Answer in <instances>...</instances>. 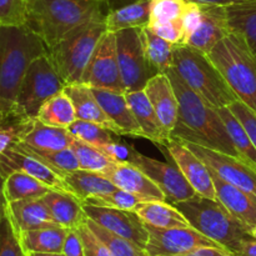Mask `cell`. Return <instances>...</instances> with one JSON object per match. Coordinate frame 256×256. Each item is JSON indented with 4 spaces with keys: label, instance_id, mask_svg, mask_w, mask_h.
I'll list each match as a JSON object with an SVG mask.
<instances>
[{
    "label": "cell",
    "instance_id": "42",
    "mask_svg": "<svg viewBox=\"0 0 256 256\" xmlns=\"http://www.w3.org/2000/svg\"><path fill=\"white\" fill-rule=\"evenodd\" d=\"M0 256H28L6 212L0 219Z\"/></svg>",
    "mask_w": 256,
    "mask_h": 256
},
{
    "label": "cell",
    "instance_id": "4",
    "mask_svg": "<svg viewBox=\"0 0 256 256\" xmlns=\"http://www.w3.org/2000/svg\"><path fill=\"white\" fill-rule=\"evenodd\" d=\"M172 205L184 215L190 226L234 255L242 242L252 236V230L216 199L198 195Z\"/></svg>",
    "mask_w": 256,
    "mask_h": 256
},
{
    "label": "cell",
    "instance_id": "27",
    "mask_svg": "<svg viewBox=\"0 0 256 256\" xmlns=\"http://www.w3.org/2000/svg\"><path fill=\"white\" fill-rule=\"evenodd\" d=\"M62 179L66 182L69 192L79 198L82 202L89 198L109 194L116 189V186L102 172L78 169L64 175Z\"/></svg>",
    "mask_w": 256,
    "mask_h": 256
},
{
    "label": "cell",
    "instance_id": "8",
    "mask_svg": "<svg viewBox=\"0 0 256 256\" xmlns=\"http://www.w3.org/2000/svg\"><path fill=\"white\" fill-rule=\"evenodd\" d=\"M66 84L55 70L46 54L30 62L24 75L16 102L14 118L20 120L35 119L40 108L54 95L64 90Z\"/></svg>",
    "mask_w": 256,
    "mask_h": 256
},
{
    "label": "cell",
    "instance_id": "56",
    "mask_svg": "<svg viewBox=\"0 0 256 256\" xmlns=\"http://www.w3.org/2000/svg\"><path fill=\"white\" fill-rule=\"evenodd\" d=\"M2 189H4V178H2V172H0V204H6L4 199V192H2Z\"/></svg>",
    "mask_w": 256,
    "mask_h": 256
},
{
    "label": "cell",
    "instance_id": "32",
    "mask_svg": "<svg viewBox=\"0 0 256 256\" xmlns=\"http://www.w3.org/2000/svg\"><path fill=\"white\" fill-rule=\"evenodd\" d=\"M230 32L242 35L256 58V0L225 6Z\"/></svg>",
    "mask_w": 256,
    "mask_h": 256
},
{
    "label": "cell",
    "instance_id": "53",
    "mask_svg": "<svg viewBox=\"0 0 256 256\" xmlns=\"http://www.w3.org/2000/svg\"><path fill=\"white\" fill-rule=\"evenodd\" d=\"M188 2H199V4H212V5H222V6H228V5L252 2V0H188Z\"/></svg>",
    "mask_w": 256,
    "mask_h": 256
},
{
    "label": "cell",
    "instance_id": "20",
    "mask_svg": "<svg viewBox=\"0 0 256 256\" xmlns=\"http://www.w3.org/2000/svg\"><path fill=\"white\" fill-rule=\"evenodd\" d=\"M72 140L74 138L68 129L44 124L35 118L24 120L22 134L16 142L34 150L55 152L69 148Z\"/></svg>",
    "mask_w": 256,
    "mask_h": 256
},
{
    "label": "cell",
    "instance_id": "17",
    "mask_svg": "<svg viewBox=\"0 0 256 256\" xmlns=\"http://www.w3.org/2000/svg\"><path fill=\"white\" fill-rule=\"evenodd\" d=\"M102 174L116 188L136 195L144 202H166L162 189L142 170L130 162H115Z\"/></svg>",
    "mask_w": 256,
    "mask_h": 256
},
{
    "label": "cell",
    "instance_id": "11",
    "mask_svg": "<svg viewBox=\"0 0 256 256\" xmlns=\"http://www.w3.org/2000/svg\"><path fill=\"white\" fill-rule=\"evenodd\" d=\"M130 164L135 165L146 176H149L162 189L166 202L170 204H176L198 196L196 192L188 182L175 162L170 164L159 162L135 150Z\"/></svg>",
    "mask_w": 256,
    "mask_h": 256
},
{
    "label": "cell",
    "instance_id": "12",
    "mask_svg": "<svg viewBox=\"0 0 256 256\" xmlns=\"http://www.w3.org/2000/svg\"><path fill=\"white\" fill-rule=\"evenodd\" d=\"M180 142L186 145L199 159H202L206 164L210 172L216 174L220 179L244 190L245 192L256 199V172L249 165L245 164L242 160L229 154L192 144V142Z\"/></svg>",
    "mask_w": 256,
    "mask_h": 256
},
{
    "label": "cell",
    "instance_id": "45",
    "mask_svg": "<svg viewBox=\"0 0 256 256\" xmlns=\"http://www.w3.org/2000/svg\"><path fill=\"white\" fill-rule=\"evenodd\" d=\"M76 232L82 242L85 256H112L110 250L105 246L104 242L90 230L85 220L82 224H80L76 228Z\"/></svg>",
    "mask_w": 256,
    "mask_h": 256
},
{
    "label": "cell",
    "instance_id": "41",
    "mask_svg": "<svg viewBox=\"0 0 256 256\" xmlns=\"http://www.w3.org/2000/svg\"><path fill=\"white\" fill-rule=\"evenodd\" d=\"M188 0H150V22H175L182 19Z\"/></svg>",
    "mask_w": 256,
    "mask_h": 256
},
{
    "label": "cell",
    "instance_id": "47",
    "mask_svg": "<svg viewBox=\"0 0 256 256\" xmlns=\"http://www.w3.org/2000/svg\"><path fill=\"white\" fill-rule=\"evenodd\" d=\"M229 109L239 119V122L244 125L245 130L248 132L250 139L252 140L256 148V112H252L249 106H246L240 100H235L234 102H232L229 105Z\"/></svg>",
    "mask_w": 256,
    "mask_h": 256
},
{
    "label": "cell",
    "instance_id": "39",
    "mask_svg": "<svg viewBox=\"0 0 256 256\" xmlns=\"http://www.w3.org/2000/svg\"><path fill=\"white\" fill-rule=\"evenodd\" d=\"M68 130L72 135V138L96 148L115 140V138L112 136V132L110 130L94 124V122H84V120L76 119L68 128Z\"/></svg>",
    "mask_w": 256,
    "mask_h": 256
},
{
    "label": "cell",
    "instance_id": "30",
    "mask_svg": "<svg viewBox=\"0 0 256 256\" xmlns=\"http://www.w3.org/2000/svg\"><path fill=\"white\" fill-rule=\"evenodd\" d=\"M70 229L62 226L42 228L18 234L24 252H62L65 238Z\"/></svg>",
    "mask_w": 256,
    "mask_h": 256
},
{
    "label": "cell",
    "instance_id": "44",
    "mask_svg": "<svg viewBox=\"0 0 256 256\" xmlns=\"http://www.w3.org/2000/svg\"><path fill=\"white\" fill-rule=\"evenodd\" d=\"M146 26L158 36L162 38L172 44H182L184 42L182 19L175 22H149Z\"/></svg>",
    "mask_w": 256,
    "mask_h": 256
},
{
    "label": "cell",
    "instance_id": "36",
    "mask_svg": "<svg viewBox=\"0 0 256 256\" xmlns=\"http://www.w3.org/2000/svg\"><path fill=\"white\" fill-rule=\"evenodd\" d=\"M14 145L19 148V149H22V152H28L29 155L34 156L35 159L42 162L46 166H49L50 169L54 170L62 178L64 175L69 174V172L80 169L76 155H75L74 150L70 146L62 150H55V152H42V150L30 149V148L20 145L18 142H15Z\"/></svg>",
    "mask_w": 256,
    "mask_h": 256
},
{
    "label": "cell",
    "instance_id": "33",
    "mask_svg": "<svg viewBox=\"0 0 256 256\" xmlns=\"http://www.w3.org/2000/svg\"><path fill=\"white\" fill-rule=\"evenodd\" d=\"M50 188L29 174L14 172L4 179V199L6 202L26 199H39L50 192Z\"/></svg>",
    "mask_w": 256,
    "mask_h": 256
},
{
    "label": "cell",
    "instance_id": "51",
    "mask_svg": "<svg viewBox=\"0 0 256 256\" xmlns=\"http://www.w3.org/2000/svg\"><path fill=\"white\" fill-rule=\"evenodd\" d=\"M182 256H235L229 250L220 246H199Z\"/></svg>",
    "mask_w": 256,
    "mask_h": 256
},
{
    "label": "cell",
    "instance_id": "57",
    "mask_svg": "<svg viewBox=\"0 0 256 256\" xmlns=\"http://www.w3.org/2000/svg\"><path fill=\"white\" fill-rule=\"evenodd\" d=\"M5 205L6 204H0V219H2V214H4V212H5Z\"/></svg>",
    "mask_w": 256,
    "mask_h": 256
},
{
    "label": "cell",
    "instance_id": "50",
    "mask_svg": "<svg viewBox=\"0 0 256 256\" xmlns=\"http://www.w3.org/2000/svg\"><path fill=\"white\" fill-rule=\"evenodd\" d=\"M62 254L66 256H85L82 242L78 234L76 229H70L68 232L64 246H62Z\"/></svg>",
    "mask_w": 256,
    "mask_h": 256
},
{
    "label": "cell",
    "instance_id": "35",
    "mask_svg": "<svg viewBox=\"0 0 256 256\" xmlns=\"http://www.w3.org/2000/svg\"><path fill=\"white\" fill-rule=\"evenodd\" d=\"M36 119L52 126L68 129L76 120V114L72 99L62 90L40 108Z\"/></svg>",
    "mask_w": 256,
    "mask_h": 256
},
{
    "label": "cell",
    "instance_id": "26",
    "mask_svg": "<svg viewBox=\"0 0 256 256\" xmlns=\"http://www.w3.org/2000/svg\"><path fill=\"white\" fill-rule=\"evenodd\" d=\"M125 98L136 119L138 124L145 134V139L152 140L155 144H165L169 138L165 135L159 119L156 116L154 108L148 98L146 92L142 90L125 92Z\"/></svg>",
    "mask_w": 256,
    "mask_h": 256
},
{
    "label": "cell",
    "instance_id": "21",
    "mask_svg": "<svg viewBox=\"0 0 256 256\" xmlns=\"http://www.w3.org/2000/svg\"><path fill=\"white\" fill-rule=\"evenodd\" d=\"M5 212L16 234L29 230L42 229V228L60 226L54 222L42 198L6 202Z\"/></svg>",
    "mask_w": 256,
    "mask_h": 256
},
{
    "label": "cell",
    "instance_id": "10",
    "mask_svg": "<svg viewBox=\"0 0 256 256\" xmlns=\"http://www.w3.org/2000/svg\"><path fill=\"white\" fill-rule=\"evenodd\" d=\"M82 84L125 94L116 54L115 32H105L84 70Z\"/></svg>",
    "mask_w": 256,
    "mask_h": 256
},
{
    "label": "cell",
    "instance_id": "40",
    "mask_svg": "<svg viewBox=\"0 0 256 256\" xmlns=\"http://www.w3.org/2000/svg\"><path fill=\"white\" fill-rule=\"evenodd\" d=\"M142 202H144V200L138 198L136 195L130 194V192H125V190L116 188L114 192H109V194L89 198V199L84 200L82 202L84 204L95 205V206L112 208V209L132 210V212H134L135 208Z\"/></svg>",
    "mask_w": 256,
    "mask_h": 256
},
{
    "label": "cell",
    "instance_id": "24",
    "mask_svg": "<svg viewBox=\"0 0 256 256\" xmlns=\"http://www.w3.org/2000/svg\"><path fill=\"white\" fill-rule=\"evenodd\" d=\"M64 92L72 99L78 120L94 122V124L110 130L112 134L122 135V130L105 114L102 105L95 98L92 88L82 84V82H78V84L66 85L64 88Z\"/></svg>",
    "mask_w": 256,
    "mask_h": 256
},
{
    "label": "cell",
    "instance_id": "3",
    "mask_svg": "<svg viewBox=\"0 0 256 256\" xmlns=\"http://www.w3.org/2000/svg\"><path fill=\"white\" fill-rule=\"evenodd\" d=\"M26 26L44 42L46 49L55 46L75 28L105 19L109 0H25Z\"/></svg>",
    "mask_w": 256,
    "mask_h": 256
},
{
    "label": "cell",
    "instance_id": "15",
    "mask_svg": "<svg viewBox=\"0 0 256 256\" xmlns=\"http://www.w3.org/2000/svg\"><path fill=\"white\" fill-rule=\"evenodd\" d=\"M166 149L170 159L176 164L185 179L198 195L209 199H216L212 172L202 159L196 156L186 145L170 139L165 144H159Z\"/></svg>",
    "mask_w": 256,
    "mask_h": 256
},
{
    "label": "cell",
    "instance_id": "52",
    "mask_svg": "<svg viewBox=\"0 0 256 256\" xmlns=\"http://www.w3.org/2000/svg\"><path fill=\"white\" fill-rule=\"evenodd\" d=\"M235 256H256V239L252 236L245 239L235 252Z\"/></svg>",
    "mask_w": 256,
    "mask_h": 256
},
{
    "label": "cell",
    "instance_id": "19",
    "mask_svg": "<svg viewBox=\"0 0 256 256\" xmlns=\"http://www.w3.org/2000/svg\"><path fill=\"white\" fill-rule=\"evenodd\" d=\"M165 135L170 139L178 120V99L166 74H156L144 88Z\"/></svg>",
    "mask_w": 256,
    "mask_h": 256
},
{
    "label": "cell",
    "instance_id": "34",
    "mask_svg": "<svg viewBox=\"0 0 256 256\" xmlns=\"http://www.w3.org/2000/svg\"><path fill=\"white\" fill-rule=\"evenodd\" d=\"M218 112L224 122V125L229 132V136L232 139L235 150H236L239 159L242 160L245 164L249 165L256 172V148L252 140L250 139L248 132L245 130L244 125L232 114L229 106L218 109Z\"/></svg>",
    "mask_w": 256,
    "mask_h": 256
},
{
    "label": "cell",
    "instance_id": "25",
    "mask_svg": "<svg viewBox=\"0 0 256 256\" xmlns=\"http://www.w3.org/2000/svg\"><path fill=\"white\" fill-rule=\"evenodd\" d=\"M58 225L66 229H76L86 219L82 202L69 192L52 189L42 198Z\"/></svg>",
    "mask_w": 256,
    "mask_h": 256
},
{
    "label": "cell",
    "instance_id": "28",
    "mask_svg": "<svg viewBox=\"0 0 256 256\" xmlns=\"http://www.w3.org/2000/svg\"><path fill=\"white\" fill-rule=\"evenodd\" d=\"M150 22V0H136L130 4L109 10L105 18L108 32L146 26Z\"/></svg>",
    "mask_w": 256,
    "mask_h": 256
},
{
    "label": "cell",
    "instance_id": "58",
    "mask_svg": "<svg viewBox=\"0 0 256 256\" xmlns=\"http://www.w3.org/2000/svg\"><path fill=\"white\" fill-rule=\"evenodd\" d=\"M252 236L254 238V239H256V226L254 228V229L252 230Z\"/></svg>",
    "mask_w": 256,
    "mask_h": 256
},
{
    "label": "cell",
    "instance_id": "23",
    "mask_svg": "<svg viewBox=\"0 0 256 256\" xmlns=\"http://www.w3.org/2000/svg\"><path fill=\"white\" fill-rule=\"evenodd\" d=\"M92 90L105 114L122 130V135H132V136L145 139L144 132L138 124L128 104L125 94L106 89H98V88H92Z\"/></svg>",
    "mask_w": 256,
    "mask_h": 256
},
{
    "label": "cell",
    "instance_id": "43",
    "mask_svg": "<svg viewBox=\"0 0 256 256\" xmlns=\"http://www.w3.org/2000/svg\"><path fill=\"white\" fill-rule=\"evenodd\" d=\"M26 20L25 0H0V25L24 26Z\"/></svg>",
    "mask_w": 256,
    "mask_h": 256
},
{
    "label": "cell",
    "instance_id": "49",
    "mask_svg": "<svg viewBox=\"0 0 256 256\" xmlns=\"http://www.w3.org/2000/svg\"><path fill=\"white\" fill-rule=\"evenodd\" d=\"M98 149L102 150L109 159H112L114 162H118V164L132 162V159L135 152L134 148L128 144H124L122 142H118V140L106 142V144L102 145Z\"/></svg>",
    "mask_w": 256,
    "mask_h": 256
},
{
    "label": "cell",
    "instance_id": "18",
    "mask_svg": "<svg viewBox=\"0 0 256 256\" xmlns=\"http://www.w3.org/2000/svg\"><path fill=\"white\" fill-rule=\"evenodd\" d=\"M202 20L196 32L186 42V45L199 50L202 54L209 55L212 48L232 32L228 24L225 6L202 4Z\"/></svg>",
    "mask_w": 256,
    "mask_h": 256
},
{
    "label": "cell",
    "instance_id": "29",
    "mask_svg": "<svg viewBox=\"0 0 256 256\" xmlns=\"http://www.w3.org/2000/svg\"><path fill=\"white\" fill-rule=\"evenodd\" d=\"M134 212L145 224L160 229L190 226L184 215L168 202H142Z\"/></svg>",
    "mask_w": 256,
    "mask_h": 256
},
{
    "label": "cell",
    "instance_id": "38",
    "mask_svg": "<svg viewBox=\"0 0 256 256\" xmlns=\"http://www.w3.org/2000/svg\"><path fill=\"white\" fill-rule=\"evenodd\" d=\"M72 150H74L75 155H76L78 162H79V168L82 170H88V172H104L105 170L109 169L112 164H115L112 159L106 156L104 152L96 146L86 144V142H82L79 139L72 140V145H70Z\"/></svg>",
    "mask_w": 256,
    "mask_h": 256
},
{
    "label": "cell",
    "instance_id": "54",
    "mask_svg": "<svg viewBox=\"0 0 256 256\" xmlns=\"http://www.w3.org/2000/svg\"><path fill=\"white\" fill-rule=\"evenodd\" d=\"M136 2V0H112V2H110V10L115 9V8L122 6V5L130 4V2Z\"/></svg>",
    "mask_w": 256,
    "mask_h": 256
},
{
    "label": "cell",
    "instance_id": "13",
    "mask_svg": "<svg viewBox=\"0 0 256 256\" xmlns=\"http://www.w3.org/2000/svg\"><path fill=\"white\" fill-rule=\"evenodd\" d=\"M145 226L149 232L145 246L148 256H182L199 246H220L192 226L170 229H160L148 224Z\"/></svg>",
    "mask_w": 256,
    "mask_h": 256
},
{
    "label": "cell",
    "instance_id": "46",
    "mask_svg": "<svg viewBox=\"0 0 256 256\" xmlns=\"http://www.w3.org/2000/svg\"><path fill=\"white\" fill-rule=\"evenodd\" d=\"M202 20V4L194 2H188L186 8L184 10V14L182 16V30H184V42L182 44H186L188 40L192 38V35L196 32L200 22Z\"/></svg>",
    "mask_w": 256,
    "mask_h": 256
},
{
    "label": "cell",
    "instance_id": "16",
    "mask_svg": "<svg viewBox=\"0 0 256 256\" xmlns=\"http://www.w3.org/2000/svg\"><path fill=\"white\" fill-rule=\"evenodd\" d=\"M14 172H22L32 175L35 179L48 185L50 189L69 192L66 182L59 174L12 144L9 149L0 154V172L5 179L8 175Z\"/></svg>",
    "mask_w": 256,
    "mask_h": 256
},
{
    "label": "cell",
    "instance_id": "6",
    "mask_svg": "<svg viewBox=\"0 0 256 256\" xmlns=\"http://www.w3.org/2000/svg\"><path fill=\"white\" fill-rule=\"evenodd\" d=\"M172 68L192 92L215 109L229 106L238 100L222 72L199 50L186 44H176Z\"/></svg>",
    "mask_w": 256,
    "mask_h": 256
},
{
    "label": "cell",
    "instance_id": "9",
    "mask_svg": "<svg viewBox=\"0 0 256 256\" xmlns=\"http://www.w3.org/2000/svg\"><path fill=\"white\" fill-rule=\"evenodd\" d=\"M115 36L118 62L125 92L142 90L156 72L148 64L145 58L140 28L120 30L115 32Z\"/></svg>",
    "mask_w": 256,
    "mask_h": 256
},
{
    "label": "cell",
    "instance_id": "14",
    "mask_svg": "<svg viewBox=\"0 0 256 256\" xmlns=\"http://www.w3.org/2000/svg\"><path fill=\"white\" fill-rule=\"evenodd\" d=\"M85 215L109 232L130 240L145 250L149 232L142 218L132 210H120L84 204Z\"/></svg>",
    "mask_w": 256,
    "mask_h": 256
},
{
    "label": "cell",
    "instance_id": "2",
    "mask_svg": "<svg viewBox=\"0 0 256 256\" xmlns=\"http://www.w3.org/2000/svg\"><path fill=\"white\" fill-rule=\"evenodd\" d=\"M46 52L44 42L26 25H0V122L15 119V102L25 72L32 60Z\"/></svg>",
    "mask_w": 256,
    "mask_h": 256
},
{
    "label": "cell",
    "instance_id": "48",
    "mask_svg": "<svg viewBox=\"0 0 256 256\" xmlns=\"http://www.w3.org/2000/svg\"><path fill=\"white\" fill-rule=\"evenodd\" d=\"M22 125L24 120L20 119H12L5 122H0V154L19 140Z\"/></svg>",
    "mask_w": 256,
    "mask_h": 256
},
{
    "label": "cell",
    "instance_id": "59",
    "mask_svg": "<svg viewBox=\"0 0 256 256\" xmlns=\"http://www.w3.org/2000/svg\"><path fill=\"white\" fill-rule=\"evenodd\" d=\"M109 2H112V0H109Z\"/></svg>",
    "mask_w": 256,
    "mask_h": 256
},
{
    "label": "cell",
    "instance_id": "37",
    "mask_svg": "<svg viewBox=\"0 0 256 256\" xmlns=\"http://www.w3.org/2000/svg\"><path fill=\"white\" fill-rule=\"evenodd\" d=\"M85 222L90 228V230L104 242L105 246L110 250L112 256H148L146 252L140 246H138L136 244L109 232L105 228L100 226L99 224L92 222L88 216L85 219Z\"/></svg>",
    "mask_w": 256,
    "mask_h": 256
},
{
    "label": "cell",
    "instance_id": "55",
    "mask_svg": "<svg viewBox=\"0 0 256 256\" xmlns=\"http://www.w3.org/2000/svg\"><path fill=\"white\" fill-rule=\"evenodd\" d=\"M28 256H66L62 252H32L28 254Z\"/></svg>",
    "mask_w": 256,
    "mask_h": 256
},
{
    "label": "cell",
    "instance_id": "22",
    "mask_svg": "<svg viewBox=\"0 0 256 256\" xmlns=\"http://www.w3.org/2000/svg\"><path fill=\"white\" fill-rule=\"evenodd\" d=\"M216 200L222 202L238 220L252 230L256 226V199L244 190L220 179L212 172Z\"/></svg>",
    "mask_w": 256,
    "mask_h": 256
},
{
    "label": "cell",
    "instance_id": "1",
    "mask_svg": "<svg viewBox=\"0 0 256 256\" xmlns=\"http://www.w3.org/2000/svg\"><path fill=\"white\" fill-rule=\"evenodd\" d=\"M178 99V120L170 139L188 142L238 156L218 109L192 92L174 68L166 72Z\"/></svg>",
    "mask_w": 256,
    "mask_h": 256
},
{
    "label": "cell",
    "instance_id": "5",
    "mask_svg": "<svg viewBox=\"0 0 256 256\" xmlns=\"http://www.w3.org/2000/svg\"><path fill=\"white\" fill-rule=\"evenodd\" d=\"M208 56L238 100L256 112V58L244 38L230 32L212 48Z\"/></svg>",
    "mask_w": 256,
    "mask_h": 256
},
{
    "label": "cell",
    "instance_id": "7",
    "mask_svg": "<svg viewBox=\"0 0 256 256\" xmlns=\"http://www.w3.org/2000/svg\"><path fill=\"white\" fill-rule=\"evenodd\" d=\"M105 32V19L92 20L75 28L55 46L48 49V56L65 84L80 82L85 68Z\"/></svg>",
    "mask_w": 256,
    "mask_h": 256
},
{
    "label": "cell",
    "instance_id": "31",
    "mask_svg": "<svg viewBox=\"0 0 256 256\" xmlns=\"http://www.w3.org/2000/svg\"><path fill=\"white\" fill-rule=\"evenodd\" d=\"M140 39L148 64L156 74H166L174 65L175 45L158 36L148 26L140 28Z\"/></svg>",
    "mask_w": 256,
    "mask_h": 256
}]
</instances>
